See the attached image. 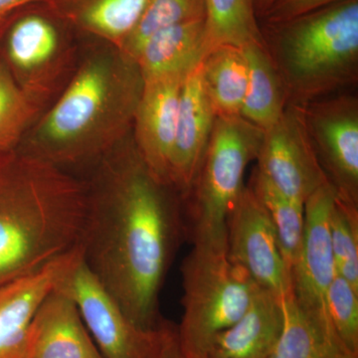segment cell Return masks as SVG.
I'll return each instance as SVG.
<instances>
[{
	"label": "cell",
	"mask_w": 358,
	"mask_h": 358,
	"mask_svg": "<svg viewBox=\"0 0 358 358\" xmlns=\"http://www.w3.org/2000/svg\"><path fill=\"white\" fill-rule=\"evenodd\" d=\"M79 250L134 324L159 327V294L186 239L182 197L150 173L126 138L96 162Z\"/></svg>",
	"instance_id": "cell-1"
},
{
	"label": "cell",
	"mask_w": 358,
	"mask_h": 358,
	"mask_svg": "<svg viewBox=\"0 0 358 358\" xmlns=\"http://www.w3.org/2000/svg\"><path fill=\"white\" fill-rule=\"evenodd\" d=\"M89 187L64 167L0 152V286L38 272L78 248Z\"/></svg>",
	"instance_id": "cell-2"
},
{
	"label": "cell",
	"mask_w": 358,
	"mask_h": 358,
	"mask_svg": "<svg viewBox=\"0 0 358 358\" xmlns=\"http://www.w3.org/2000/svg\"><path fill=\"white\" fill-rule=\"evenodd\" d=\"M143 89L136 61L110 44L84 61L17 148L66 169L98 162L129 138Z\"/></svg>",
	"instance_id": "cell-3"
},
{
	"label": "cell",
	"mask_w": 358,
	"mask_h": 358,
	"mask_svg": "<svg viewBox=\"0 0 358 358\" xmlns=\"http://www.w3.org/2000/svg\"><path fill=\"white\" fill-rule=\"evenodd\" d=\"M260 23L289 103L334 95L358 80V0H341L280 23Z\"/></svg>",
	"instance_id": "cell-4"
},
{
	"label": "cell",
	"mask_w": 358,
	"mask_h": 358,
	"mask_svg": "<svg viewBox=\"0 0 358 358\" xmlns=\"http://www.w3.org/2000/svg\"><path fill=\"white\" fill-rule=\"evenodd\" d=\"M263 129L241 115L216 117L203 162L182 199L186 240L226 249L227 219L243 192L245 171L256 160Z\"/></svg>",
	"instance_id": "cell-5"
},
{
	"label": "cell",
	"mask_w": 358,
	"mask_h": 358,
	"mask_svg": "<svg viewBox=\"0 0 358 358\" xmlns=\"http://www.w3.org/2000/svg\"><path fill=\"white\" fill-rule=\"evenodd\" d=\"M181 275L183 313L176 336L185 358H201L212 339L248 310L260 287L226 249L193 245Z\"/></svg>",
	"instance_id": "cell-6"
},
{
	"label": "cell",
	"mask_w": 358,
	"mask_h": 358,
	"mask_svg": "<svg viewBox=\"0 0 358 358\" xmlns=\"http://www.w3.org/2000/svg\"><path fill=\"white\" fill-rule=\"evenodd\" d=\"M55 289L74 301L103 358H160L169 322L143 329L134 324L81 256L79 247L66 261Z\"/></svg>",
	"instance_id": "cell-7"
},
{
	"label": "cell",
	"mask_w": 358,
	"mask_h": 358,
	"mask_svg": "<svg viewBox=\"0 0 358 358\" xmlns=\"http://www.w3.org/2000/svg\"><path fill=\"white\" fill-rule=\"evenodd\" d=\"M55 6L39 2L16 11L0 26L7 67L18 84L40 103L50 94L76 31Z\"/></svg>",
	"instance_id": "cell-8"
},
{
	"label": "cell",
	"mask_w": 358,
	"mask_h": 358,
	"mask_svg": "<svg viewBox=\"0 0 358 358\" xmlns=\"http://www.w3.org/2000/svg\"><path fill=\"white\" fill-rule=\"evenodd\" d=\"M317 159L336 196L358 206V98L338 94L303 107Z\"/></svg>",
	"instance_id": "cell-9"
},
{
	"label": "cell",
	"mask_w": 358,
	"mask_h": 358,
	"mask_svg": "<svg viewBox=\"0 0 358 358\" xmlns=\"http://www.w3.org/2000/svg\"><path fill=\"white\" fill-rule=\"evenodd\" d=\"M256 169L289 199L306 201L329 183L306 126L303 106L289 103L279 120L263 131Z\"/></svg>",
	"instance_id": "cell-10"
},
{
	"label": "cell",
	"mask_w": 358,
	"mask_h": 358,
	"mask_svg": "<svg viewBox=\"0 0 358 358\" xmlns=\"http://www.w3.org/2000/svg\"><path fill=\"white\" fill-rule=\"evenodd\" d=\"M226 252L260 288L282 299L292 292V277L277 235L263 205L245 186L227 219Z\"/></svg>",
	"instance_id": "cell-11"
},
{
	"label": "cell",
	"mask_w": 358,
	"mask_h": 358,
	"mask_svg": "<svg viewBox=\"0 0 358 358\" xmlns=\"http://www.w3.org/2000/svg\"><path fill=\"white\" fill-rule=\"evenodd\" d=\"M334 199V187L327 183L306 201L303 242L291 270L292 293L296 303L306 312L326 320H329L327 291L336 274L329 231Z\"/></svg>",
	"instance_id": "cell-12"
},
{
	"label": "cell",
	"mask_w": 358,
	"mask_h": 358,
	"mask_svg": "<svg viewBox=\"0 0 358 358\" xmlns=\"http://www.w3.org/2000/svg\"><path fill=\"white\" fill-rule=\"evenodd\" d=\"M185 80L180 77L143 80V93L134 115L131 138L134 147L150 173L169 185H171V162L179 96Z\"/></svg>",
	"instance_id": "cell-13"
},
{
	"label": "cell",
	"mask_w": 358,
	"mask_h": 358,
	"mask_svg": "<svg viewBox=\"0 0 358 358\" xmlns=\"http://www.w3.org/2000/svg\"><path fill=\"white\" fill-rule=\"evenodd\" d=\"M215 112L205 93L200 66L183 81L179 96L171 182L185 199L196 178L210 141Z\"/></svg>",
	"instance_id": "cell-14"
},
{
	"label": "cell",
	"mask_w": 358,
	"mask_h": 358,
	"mask_svg": "<svg viewBox=\"0 0 358 358\" xmlns=\"http://www.w3.org/2000/svg\"><path fill=\"white\" fill-rule=\"evenodd\" d=\"M71 253L38 272L0 286V358H31L29 334L33 319L55 288Z\"/></svg>",
	"instance_id": "cell-15"
},
{
	"label": "cell",
	"mask_w": 358,
	"mask_h": 358,
	"mask_svg": "<svg viewBox=\"0 0 358 358\" xmlns=\"http://www.w3.org/2000/svg\"><path fill=\"white\" fill-rule=\"evenodd\" d=\"M29 345L31 358H103L74 301L55 288L33 319Z\"/></svg>",
	"instance_id": "cell-16"
},
{
	"label": "cell",
	"mask_w": 358,
	"mask_h": 358,
	"mask_svg": "<svg viewBox=\"0 0 358 358\" xmlns=\"http://www.w3.org/2000/svg\"><path fill=\"white\" fill-rule=\"evenodd\" d=\"M282 326V299L260 288L248 310L212 339L201 358H270Z\"/></svg>",
	"instance_id": "cell-17"
},
{
	"label": "cell",
	"mask_w": 358,
	"mask_h": 358,
	"mask_svg": "<svg viewBox=\"0 0 358 358\" xmlns=\"http://www.w3.org/2000/svg\"><path fill=\"white\" fill-rule=\"evenodd\" d=\"M205 56V20H199L157 33L141 47L134 60L143 80L186 78L201 65Z\"/></svg>",
	"instance_id": "cell-18"
},
{
	"label": "cell",
	"mask_w": 358,
	"mask_h": 358,
	"mask_svg": "<svg viewBox=\"0 0 358 358\" xmlns=\"http://www.w3.org/2000/svg\"><path fill=\"white\" fill-rule=\"evenodd\" d=\"M282 307L284 326L270 358H358L331 322L303 310L292 292L282 296Z\"/></svg>",
	"instance_id": "cell-19"
},
{
	"label": "cell",
	"mask_w": 358,
	"mask_h": 358,
	"mask_svg": "<svg viewBox=\"0 0 358 358\" xmlns=\"http://www.w3.org/2000/svg\"><path fill=\"white\" fill-rule=\"evenodd\" d=\"M150 0H58L54 6L78 32L120 47L134 31Z\"/></svg>",
	"instance_id": "cell-20"
},
{
	"label": "cell",
	"mask_w": 358,
	"mask_h": 358,
	"mask_svg": "<svg viewBox=\"0 0 358 358\" xmlns=\"http://www.w3.org/2000/svg\"><path fill=\"white\" fill-rule=\"evenodd\" d=\"M200 76L217 117L241 115L248 84V63L243 48L223 45L213 49L200 65Z\"/></svg>",
	"instance_id": "cell-21"
},
{
	"label": "cell",
	"mask_w": 358,
	"mask_h": 358,
	"mask_svg": "<svg viewBox=\"0 0 358 358\" xmlns=\"http://www.w3.org/2000/svg\"><path fill=\"white\" fill-rule=\"evenodd\" d=\"M248 63V84L241 117L266 131L288 106L286 92L263 43L243 47Z\"/></svg>",
	"instance_id": "cell-22"
},
{
	"label": "cell",
	"mask_w": 358,
	"mask_h": 358,
	"mask_svg": "<svg viewBox=\"0 0 358 358\" xmlns=\"http://www.w3.org/2000/svg\"><path fill=\"white\" fill-rule=\"evenodd\" d=\"M206 55L223 45L263 43L252 0H204Z\"/></svg>",
	"instance_id": "cell-23"
},
{
	"label": "cell",
	"mask_w": 358,
	"mask_h": 358,
	"mask_svg": "<svg viewBox=\"0 0 358 358\" xmlns=\"http://www.w3.org/2000/svg\"><path fill=\"white\" fill-rule=\"evenodd\" d=\"M249 186L267 212L277 235L282 258L292 270L298 260L303 242L305 205L280 192L256 167Z\"/></svg>",
	"instance_id": "cell-24"
},
{
	"label": "cell",
	"mask_w": 358,
	"mask_h": 358,
	"mask_svg": "<svg viewBox=\"0 0 358 358\" xmlns=\"http://www.w3.org/2000/svg\"><path fill=\"white\" fill-rule=\"evenodd\" d=\"M40 109L41 103L18 84L0 60V152L18 147Z\"/></svg>",
	"instance_id": "cell-25"
},
{
	"label": "cell",
	"mask_w": 358,
	"mask_h": 358,
	"mask_svg": "<svg viewBox=\"0 0 358 358\" xmlns=\"http://www.w3.org/2000/svg\"><path fill=\"white\" fill-rule=\"evenodd\" d=\"M205 20L204 0H150L140 21L119 49L136 59L150 37L166 28Z\"/></svg>",
	"instance_id": "cell-26"
},
{
	"label": "cell",
	"mask_w": 358,
	"mask_h": 358,
	"mask_svg": "<svg viewBox=\"0 0 358 358\" xmlns=\"http://www.w3.org/2000/svg\"><path fill=\"white\" fill-rule=\"evenodd\" d=\"M329 231L336 274L358 289V206L336 196Z\"/></svg>",
	"instance_id": "cell-27"
},
{
	"label": "cell",
	"mask_w": 358,
	"mask_h": 358,
	"mask_svg": "<svg viewBox=\"0 0 358 358\" xmlns=\"http://www.w3.org/2000/svg\"><path fill=\"white\" fill-rule=\"evenodd\" d=\"M329 320L339 338L358 353V289L336 274L327 294Z\"/></svg>",
	"instance_id": "cell-28"
},
{
	"label": "cell",
	"mask_w": 358,
	"mask_h": 358,
	"mask_svg": "<svg viewBox=\"0 0 358 358\" xmlns=\"http://www.w3.org/2000/svg\"><path fill=\"white\" fill-rule=\"evenodd\" d=\"M339 1L341 0H275L259 22H284Z\"/></svg>",
	"instance_id": "cell-29"
},
{
	"label": "cell",
	"mask_w": 358,
	"mask_h": 358,
	"mask_svg": "<svg viewBox=\"0 0 358 358\" xmlns=\"http://www.w3.org/2000/svg\"><path fill=\"white\" fill-rule=\"evenodd\" d=\"M57 1L58 0H0V26L23 7L39 2L55 4Z\"/></svg>",
	"instance_id": "cell-30"
},
{
	"label": "cell",
	"mask_w": 358,
	"mask_h": 358,
	"mask_svg": "<svg viewBox=\"0 0 358 358\" xmlns=\"http://www.w3.org/2000/svg\"><path fill=\"white\" fill-rule=\"evenodd\" d=\"M160 358H185L179 346L178 336H176V327L169 324L166 339H164V348H162Z\"/></svg>",
	"instance_id": "cell-31"
},
{
	"label": "cell",
	"mask_w": 358,
	"mask_h": 358,
	"mask_svg": "<svg viewBox=\"0 0 358 358\" xmlns=\"http://www.w3.org/2000/svg\"><path fill=\"white\" fill-rule=\"evenodd\" d=\"M274 1L275 0H252L257 17H258L259 20L266 13V11L270 8L271 6L274 3Z\"/></svg>",
	"instance_id": "cell-32"
}]
</instances>
